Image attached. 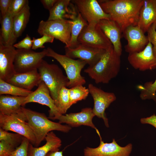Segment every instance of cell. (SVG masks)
<instances>
[{
	"label": "cell",
	"mask_w": 156,
	"mask_h": 156,
	"mask_svg": "<svg viewBox=\"0 0 156 156\" xmlns=\"http://www.w3.org/2000/svg\"><path fill=\"white\" fill-rule=\"evenodd\" d=\"M120 65V56L115 51L112 46L106 50L94 66H89L84 71L96 83H107L118 75Z\"/></svg>",
	"instance_id": "cell-2"
},
{
	"label": "cell",
	"mask_w": 156,
	"mask_h": 156,
	"mask_svg": "<svg viewBox=\"0 0 156 156\" xmlns=\"http://www.w3.org/2000/svg\"><path fill=\"white\" fill-rule=\"evenodd\" d=\"M47 49L40 52L32 49H17L14 62L16 74H20L38 70L43 58L46 56Z\"/></svg>",
	"instance_id": "cell-8"
},
{
	"label": "cell",
	"mask_w": 156,
	"mask_h": 156,
	"mask_svg": "<svg viewBox=\"0 0 156 156\" xmlns=\"http://www.w3.org/2000/svg\"><path fill=\"white\" fill-rule=\"evenodd\" d=\"M69 89L64 87L60 90L55 103L58 111L61 115L65 114L71 106L70 102Z\"/></svg>",
	"instance_id": "cell-29"
},
{
	"label": "cell",
	"mask_w": 156,
	"mask_h": 156,
	"mask_svg": "<svg viewBox=\"0 0 156 156\" xmlns=\"http://www.w3.org/2000/svg\"><path fill=\"white\" fill-rule=\"evenodd\" d=\"M13 18L7 13L1 18L0 43L6 46H13L17 38L14 34Z\"/></svg>",
	"instance_id": "cell-25"
},
{
	"label": "cell",
	"mask_w": 156,
	"mask_h": 156,
	"mask_svg": "<svg viewBox=\"0 0 156 156\" xmlns=\"http://www.w3.org/2000/svg\"><path fill=\"white\" fill-rule=\"evenodd\" d=\"M10 156V155H8V156Z\"/></svg>",
	"instance_id": "cell-43"
},
{
	"label": "cell",
	"mask_w": 156,
	"mask_h": 156,
	"mask_svg": "<svg viewBox=\"0 0 156 156\" xmlns=\"http://www.w3.org/2000/svg\"><path fill=\"white\" fill-rule=\"evenodd\" d=\"M46 56L56 60L64 69L69 80L68 87L72 88L78 85H83L86 83L85 78L81 75V72L87 64L84 61L75 60L66 55L59 54L50 47L47 48Z\"/></svg>",
	"instance_id": "cell-5"
},
{
	"label": "cell",
	"mask_w": 156,
	"mask_h": 156,
	"mask_svg": "<svg viewBox=\"0 0 156 156\" xmlns=\"http://www.w3.org/2000/svg\"><path fill=\"white\" fill-rule=\"evenodd\" d=\"M94 116L92 109L86 107L82 109L79 112L62 115L57 120L60 123H66L71 127H77L81 125L90 127L96 130L100 137L101 136L99 132L92 122V119Z\"/></svg>",
	"instance_id": "cell-16"
},
{
	"label": "cell",
	"mask_w": 156,
	"mask_h": 156,
	"mask_svg": "<svg viewBox=\"0 0 156 156\" xmlns=\"http://www.w3.org/2000/svg\"><path fill=\"white\" fill-rule=\"evenodd\" d=\"M99 146L95 148L88 147L84 150V156H129L132 148L131 144L129 143L125 147L120 146L114 139L111 142L105 143L100 138Z\"/></svg>",
	"instance_id": "cell-13"
},
{
	"label": "cell",
	"mask_w": 156,
	"mask_h": 156,
	"mask_svg": "<svg viewBox=\"0 0 156 156\" xmlns=\"http://www.w3.org/2000/svg\"><path fill=\"white\" fill-rule=\"evenodd\" d=\"M16 49L0 43V79L6 82L15 74L14 62Z\"/></svg>",
	"instance_id": "cell-18"
},
{
	"label": "cell",
	"mask_w": 156,
	"mask_h": 156,
	"mask_svg": "<svg viewBox=\"0 0 156 156\" xmlns=\"http://www.w3.org/2000/svg\"><path fill=\"white\" fill-rule=\"evenodd\" d=\"M69 92L71 106L79 101L86 99L89 93L88 88L83 85H77L69 89Z\"/></svg>",
	"instance_id": "cell-30"
},
{
	"label": "cell",
	"mask_w": 156,
	"mask_h": 156,
	"mask_svg": "<svg viewBox=\"0 0 156 156\" xmlns=\"http://www.w3.org/2000/svg\"><path fill=\"white\" fill-rule=\"evenodd\" d=\"M79 44L106 50L113 46L98 23L88 25L82 29L78 38Z\"/></svg>",
	"instance_id": "cell-9"
},
{
	"label": "cell",
	"mask_w": 156,
	"mask_h": 156,
	"mask_svg": "<svg viewBox=\"0 0 156 156\" xmlns=\"http://www.w3.org/2000/svg\"><path fill=\"white\" fill-rule=\"evenodd\" d=\"M0 127L4 130L11 131L27 139L32 144H35L36 138L26 121L22 110L17 114L6 115L0 113Z\"/></svg>",
	"instance_id": "cell-6"
},
{
	"label": "cell",
	"mask_w": 156,
	"mask_h": 156,
	"mask_svg": "<svg viewBox=\"0 0 156 156\" xmlns=\"http://www.w3.org/2000/svg\"><path fill=\"white\" fill-rule=\"evenodd\" d=\"M128 60L133 68L141 71L156 68V57L153 53V45L149 41L143 50L129 53Z\"/></svg>",
	"instance_id": "cell-15"
},
{
	"label": "cell",
	"mask_w": 156,
	"mask_h": 156,
	"mask_svg": "<svg viewBox=\"0 0 156 156\" xmlns=\"http://www.w3.org/2000/svg\"><path fill=\"white\" fill-rule=\"evenodd\" d=\"M30 143L27 139L24 137L21 144L9 155L28 156V149Z\"/></svg>",
	"instance_id": "cell-35"
},
{
	"label": "cell",
	"mask_w": 156,
	"mask_h": 156,
	"mask_svg": "<svg viewBox=\"0 0 156 156\" xmlns=\"http://www.w3.org/2000/svg\"><path fill=\"white\" fill-rule=\"evenodd\" d=\"M17 147L16 146L7 141H0V156L9 155Z\"/></svg>",
	"instance_id": "cell-36"
},
{
	"label": "cell",
	"mask_w": 156,
	"mask_h": 156,
	"mask_svg": "<svg viewBox=\"0 0 156 156\" xmlns=\"http://www.w3.org/2000/svg\"><path fill=\"white\" fill-rule=\"evenodd\" d=\"M49 12L47 21L73 20L77 17L78 12L71 0H57Z\"/></svg>",
	"instance_id": "cell-19"
},
{
	"label": "cell",
	"mask_w": 156,
	"mask_h": 156,
	"mask_svg": "<svg viewBox=\"0 0 156 156\" xmlns=\"http://www.w3.org/2000/svg\"><path fill=\"white\" fill-rule=\"evenodd\" d=\"M54 39L53 37L47 35H44L42 37L38 38L33 37L31 49L36 50L38 48H44V44L48 42L52 43L53 42Z\"/></svg>",
	"instance_id": "cell-34"
},
{
	"label": "cell",
	"mask_w": 156,
	"mask_h": 156,
	"mask_svg": "<svg viewBox=\"0 0 156 156\" xmlns=\"http://www.w3.org/2000/svg\"><path fill=\"white\" fill-rule=\"evenodd\" d=\"M98 23L102 31L112 43L115 51L121 56L122 51L121 42L122 32L119 25L110 19L101 20Z\"/></svg>",
	"instance_id": "cell-20"
},
{
	"label": "cell",
	"mask_w": 156,
	"mask_h": 156,
	"mask_svg": "<svg viewBox=\"0 0 156 156\" xmlns=\"http://www.w3.org/2000/svg\"><path fill=\"white\" fill-rule=\"evenodd\" d=\"M29 4L13 17L14 34L17 38L21 35L29 21L30 11Z\"/></svg>",
	"instance_id": "cell-26"
},
{
	"label": "cell",
	"mask_w": 156,
	"mask_h": 156,
	"mask_svg": "<svg viewBox=\"0 0 156 156\" xmlns=\"http://www.w3.org/2000/svg\"><path fill=\"white\" fill-rule=\"evenodd\" d=\"M28 3L27 0H12L7 13L13 18L21 11Z\"/></svg>",
	"instance_id": "cell-33"
},
{
	"label": "cell",
	"mask_w": 156,
	"mask_h": 156,
	"mask_svg": "<svg viewBox=\"0 0 156 156\" xmlns=\"http://www.w3.org/2000/svg\"><path fill=\"white\" fill-rule=\"evenodd\" d=\"M71 29V20H41L39 23L37 31L41 36L48 35L60 40L66 47L70 40Z\"/></svg>",
	"instance_id": "cell-7"
},
{
	"label": "cell",
	"mask_w": 156,
	"mask_h": 156,
	"mask_svg": "<svg viewBox=\"0 0 156 156\" xmlns=\"http://www.w3.org/2000/svg\"><path fill=\"white\" fill-rule=\"evenodd\" d=\"M78 12L88 25H95L103 19H110L109 15L103 10L96 0H73Z\"/></svg>",
	"instance_id": "cell-10"
},
{
	"label": "cell",
	"mask_w": 156,
	"mask_h": 156,
	"mask_svg": "<svg viewBox=\"0 0 156 156\" xmlns=\"http://www.w3.org/2000/svg\"><path fill=\"white\" fill-rule=\"evenodd\" d=\"M89 93L94 101V106L92 109L95 116L102 118L106 127H108V120L105 111L110 104L116 99L115 94L113 92H107L90 83L88 88Z\"/></svg>",
	"instance_id": "cell-11"
},
{
	"label": "cell",
	"mask_w": 156,
	"mask_h": 156,
	"mask_svg": "<svg viewBox=\"0 0 156 156\" xmlns=\"http://www.w3.org/2000/svg\"><path fill=\"white\" fill-rule=\"evenodd\" d=\"M122 36L127 41L125 48L129 53L143 50L149 42L148 36L138 25L127 28L122 32Z\"/></svg>",
	"instance_id": "cell-14"
},
{
	"label": "cell",
	"mask_w": 156,
	"mask_h": 156,
	"mask_svg": "<svg viewBox=\"0 0 156 156\" xmlns=\"http://www.w3.org/2000/svg\"><path fill=\"white\" fill-rule=\"evenodd\" d=\"M42 81L38 70H36L25 73L16 74L7 82L20 88L31 90L35 86H38Z\"/></svg>",
	"instance_id": "cell-23"
},
{
	"label": "cell",
	"mask_w": 156,
	"mask_h": 156,
	"mask_svg": "<svg viewBox=\"0 0 156 156\" xmlns=\"http://www.w3.org/2000/svg\"><path fill=\"white\" fill-rule=\"evenodd\" d=\"M45 140L46 143L40 147H34L29 143L28 149V156H46L50 152L59 151L62 141L52 131L48 133Z\"/></svg>",
	"instance_id": "cell-21"
},
{
	"label": "cell",
	"mask_w": 156,
	"mask_h": 156,
	"mask_svg": "<svg viewBox=\"0 0 156 156\" xmlns=\"http://www.w3.org/2000/svg\"><path fill=\"white\" fill-rule=\"evenodd\" d=\"M156 24V0H144L137 25L145 33Z\"/></svg>",
	"instance_id": "cell-22"
},
{
	"label": "cell",
	"mask_w": 156,
	"mask_h": 156,
	"mask_svg": "<svg viewBox=\"0 0 156 156\" xmlns=\"http://www.w3.org/2000/svg\"><path fill=\"white\" fill-rule=\"evenodd\" d=\"M105 51L81 44L74 48H65V55L73 59L77 58L84 61L90 67L98 62Z\"/></svg>",
	"instance_id": "cell-17"
},
{
	"label": "cell",
	"mask_w": 156,
	"mask_h": 156,
	"mask_svg": "<svg viewBox=\"0 0 156 156\" xmlns=\"http://www.w3.org/2000/svg\"><path fill=\"white\" fill-rule=\"evenodd\" d=\"M31 102L37 103L48 106L50 109L49 119L57 120L62 115L59 112L55 101L51 96L49 88L42 81L35 91L25 97L22 106Z\"/></svg>",
	"instance_id": "cell-12"
},
{
	"label": "cell",
	"mask_w": 156,
	"mask_h": 156,
	"mask_svg": "<svg viewBox=\"0 0 156 156\" xmlns=\"http://www.w3.org/2000/svg\"><path fill=\"white\" fill-rule=\"evenodd\" d=\"M38 70L42 79L49 89L55 105L59 93L64 87H68L69 80L59 66L43 60Z\"/></svg>",
	"instance_id": "cell-4"
},
{
	"label": "cell",
	"mask_w": 156,
	"mask_h": 156,
	"mask_svg": "<svg viewBox=\"0 0 156 156\" xmlns=\"http://www.w3.org/2000/svg\"><path fill=\"white\" fill-rule=\"evenodd\" d=\"M71 29L70 41L68 45L65 48H74L79 44L78 38L84 27L88 25L87 22L84 19L78 12L77 17L71 20Z\"/></svg>",
	"instance_id": "cell-27"
},
{
	"label": "cell",
	"mask_w": 156,
	"mask_h": 156,
	"mask_svg": "<svg viewBox=\"0 0 156 156\" xmlns=\"http://www.w3.org/2000/svg\"><path fill=\"white\" fill-rule=\"evenodd\" d=\"M57 0H41L40 1L45 8L49 11L53 6Z\"/></svg>",
	"instance_id": "cell-41"
},
{
	"label": "cell",
	"mask_w": 156,
	"mask_h": 156,
	"mask_svg": "<svg viewBox=\"0 0 156 156\" xmlns=\"http://www.w3.org/2000/svg\"><path fill=\"white\" fill-rule=\"evenodd\" d=\"M140 121L142 124H149L156 128V115L154 114L150 117L141 118Z\"/></svg>",
	"instance_id": "cell-40"
},
{
	"label": "cell",
	"mask_w": 156,
	"mask_h": 156,
	"mask_svg": "<svg viewBox=\"0 0 156 156\" xmlns=\"http://www.w3.org/2000/svg\"><path fill=\"white\" fill-rule=\"evenodd\" d=\"M12 0H0V8L1 17L5 16L8 11Z\"/></svg>",
	"instance_id": "cell-39"
},
{
	"label": "cell",
	"mask_w": 156,
	"mask_h": 156,
	"mask_svg": "<svg viewBox=\"0 0 156 156\" xmlns=\"http://www.w3.org/2000/svg\"><path fill=\"white\" fill-rule=\"evenodd\" d=\"M26 97L0 95V113L10 115L22 111L23 104Z\"/></svg>",
	"instance_id": "cell-24"
},
{
	"label": "cell",
	"mask_w": 156,
	"mask_h": 156,
	"mask_svg": "<svg viewBox=\"0 0 156 156\" xmlns=\"http://www.w3.org/2000/svg\"><path fill=\"white\" fill-rule=\"evenodd\" d=\"M33 45L32 39L28 34L23 40L13 45L17 49H31Z\"/></svg>",
	"instance_id": "cell-38"
},
{
	"label": "cell",
	"mask_w": 156,
	"mask_h": 156,
	"mask_svg": "<svg viewBox=\"0 0 156 156\" xmlns=\"http://www.w3.org/2000/svg\"><path fill=\"white\" fill-rule=\"evenodd\" d=\"M138 88L140 90V96L142 99H151L156 101V79L153 82H146L143 86H139Z\"/></svg>",
	"instance_id": "cell-31"
},
{
	"label": "cell",
	"mask_w": 156,
	"mask_h": 156,
	"mask_svg": "<svg viewBox=\"0 0 156 156\" xmlns=\"http://www.w3.org/2000/svg\"><path fill=\"white\" fill-rule=\"evenodd\" d=\"M22 110L25 116L26 121L35 135V147H38L45 140L48 133L56 130L67 133L71 129L68 125H63L60 122L52 121L45 115L22 107Z\"/></svg>",
	"instance_id": "cell-3"
},
{
	"label": "cell",
	"mask_w": 156,
	"mask_h": 156,
	"mask_svg": "<svg viewBox=\"0 0 156 156\" xmlns=\"http://www.w3.org/2000/svg\"><path fill=\"white\" fill-rule=\"evenodd\" d=\"M24 137L18 133H9L0 128V141H7L17 147L21 144Z\"/></svg>",
	"instance_id": "cell-32"
},
{
	"label": "cell",
	"mask_w": 156,
	"mask_h": 156,
	"mask_svg": "<svg viewBox=\"0 0 156 156\" xmlns=\"http://www.w3.org/2000/svg\"><path fill=\"white\" fill-rule=\"evenodd\" d=\"M33 91L23 89L0 79V94L26 97Z\"/></svg>",
	"instance_id": "cell-28"
},
{
	"label": "cell",
	"mask_w": 156,
	"mask_h": 156,
	"mask_svg": "<svg viewBox=\"0 0 156 156\" xmlns=\"http://www.w3.org/2000/svg\"><path fill=\"white\" fill-rule=\"evenodd\" d=\"M144 0H110L98 1L110 20L116 22L122 32L127 27L137 25Z\"/></svg>",
	"instance_id": "cell-1"
},
{
	"label": "cell",
	"mask_w": 156,
	"mask_h": 156,
	"mask_svg": "<svg viewBox=\"0 0 156 156\" xmlns=\"http://www.w3.org/2000/svg\"><path fill=\"white\" fill-rule=\"evenodd\" d=\"M46 156H63L62 151L50 152L48 153Z\"/></svg>",
	"instance_id": "cell-42"
},
{
	"label": "cell",
	"mask_w": 156,
	"mask_h": 156,
	"mask_svg": "<svg viewBox=\"0 0 156 156\" xmlns=\"http://www.w3.org/2000/svg\"><path fill=\"white\" fill-rule=\"evenodd\" d=\"M147 32L149 41L153 45L154 54L156 57V24H153Z\"/></svg>",
	"instance_id": "cell-37"
}]
</instances>
